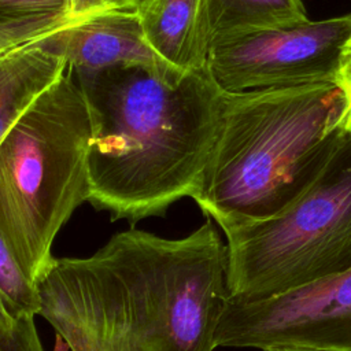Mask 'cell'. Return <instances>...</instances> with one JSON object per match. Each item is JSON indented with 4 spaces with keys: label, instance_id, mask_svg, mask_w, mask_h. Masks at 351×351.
I'll use <instances>...</instances> for the list:
<instances>
[{
    "label": "cell",
    "instance_id": "obj_1",
    "mask_svg": "<svg viewBox=\"0 0 351 351\" xmlns=\"http://www.w3.org/2000/svg\"><path fill=\"white\" fill-rule=\"evenodd\" d=\"M41 315L70 351H213L226 244L213 219L181 239L130 228L84 258H55Z\"/></svg>",
    "mask_w": 351,
    "mask_h": 351
},
{
    "label": "cell",
    "instance_id": "obj_2",
    "mask_svg": "<svg viewBox=\"0 0 351 351\" xmlns=\"http://www.w3.org/2000/svg\"><path fill=\"white\" fill-rule=\"evenodd\" d=\"M74 74L92 119L88 203L111 221L136 223L192 199L228 97L207 67L177 82L143 66Z\"/></svg>",
    "mask_w": 351,
    "mask_h": 351
},
{
    "label": "cell",
    "instance_id": "obj_3",
    "mask_svg": "<svg viewBox=\"0 0 351 351\" xmlns=\"http://www.w3.org/2000/svg\"><path fill=\"white\" fill-rule=\"evenodd\" d=\"M341 106L332 82L228 93L192 199L222 230L281 213L319 178L341 145Z\"/></svg>",
    "mask_w": 351,
    "mask_h": 351
},
{
    "label": "cell",
    "instance_id": "obj_4",
    "mask_svg": "<svg viewBox=\"0 0 351 351\" xmlns=\"http://www.w3.org/2000/svg\"><path fill=\"white\" fill-rule=\"evenodd\" d=\"M92 119L66 64L0 140V237L37 285L63 225L88 202Z\"/></svg>",
    "mask_w": 351,
    "mask_h": 351
},
{
    "label": "cell",
    "instance_id": "obj_5",
    "mask_svg": "<svg viewBox=\"0 0 351 351\" xmlns=\"http://www.w3.org/2000/svg\"><path fill=\"white\" fill-rule=\"evenodd\" d=\"M233 302L288 292L351 267V133L319 178L291 206L223 229Z\"/></svg>",
    "mask_w": 351,
    "mask_h": 351
},
{
    "label": "cell",
    "instance_id": "obj_6",
    "mask_svg": "<svg viewBox=\"0 0 351 351\" xmlns=\"http://www.w3.org/2000/svg\"><path fill=\"white\" fill-rule=\"evenodd\" d=\"M350 37L351 12L237 34L211 44L207 70L226 93L333 84Z\"/></svg>",
    "mask_w": 351,
    "mask_h": 351
},
{
    "label": "cell",
    "instance_id": "obj_7",
    "mask_svg": "<svg viewBox=\"0 0 351 351\" xmlns=\"http://www.w3.org/2000/svg\"><path fill=\"white\" fill-rule=\"evenodd\" d=\"M215 346L351 351V267L254 302L226 296Z\"/></svg>",
    "mask_w": 351,
    "mask_h": 351
},
{
    "label": "cell",
    "instance_id": "obj_8",
    "mask_svg": "<svg viewBox=\"0 0 351 351\" xmlns=\"http://www.w3.org/2000/svg\"><path fill=\"white\" fill-rule=\"evenodd\" d=\"M44 44L77 73L143 66L170 82L180 81L188 73L171 66L152 49L136 10H101L47 36Z\"/></svg>",
    "mask_w": 351,
    "mask_h": 351
},
{
    "label": "cell",
    "instance_id": "obj_9",
    "mask_svg": "<svg viewBox=\"0 0 351 351\" xmlns=\"http://www.w3.org/2000/svg\"><path fill=\"white\" fill-rule=\"evenodd\" d=\"M136 12L148 44L162 59L182 71L207 67L206 0H141Z\"/></svg>",
    "mask_w": 351,
    "mask_h": 351
},
{
    "label": "cell",
    "instance_id": "obj_10",
    "mask_svg": "<svg viewBox=\"0 0 351 351\" xmlns=\"http://www.w3.org/2000/svg\"><path fill=\"white\" fill-rule=\"evenodd\" d=\"M206 8L210 47L226 37L308 21L302 0H206Z\"/></svg>",
    "mask_w": 351,
    "mask_h": 351
},
{
    "label": "cell",
    "instance_id": "obj_11",
    "mask_svg": "<svg viewBox=\"0 0 351 351\" xmlns=\"http://www.w3.org/2000/svg\"><path fill=\"white\" fill-rule=\"evenodd\" d=\"M82 18L67 0H0V49L49 36Z\"/></svg>",
    "mask_w": 351,
    "mask_h": 351
},
{
    "label": "cell",
    "instance_id": "obj_12",
    "mask_svg": "<svg viewBox=\"0 0 351 351\" xmlns=\"http://www.w3.org/2000/svg\"><path fill=\"white\" fill-rule=\"evenodd\" d=\"M18 118L16 103L0 81V140ZM0 351H44L34 322L21 319L0 293Z\"/></svg>",
    "mask_w": 351,
    "mask_h": 351
},
{
    "label": "cell",
    "instance_id": "obj_13",
    "mask_svg": "<svg viewBox=\"0 0 351 351\" xmlns=\"http://www.w3.org/2000/svg\"><path fill=\"white\" fill-rule=\"evenodd\" d=\"M0 293L21 319L34 322V317L40 313V295L37 285L33 284L23 273L1 237Z\"/></svg>",
    "mask_w": 351,
    "mask_h": 351
},
{
    "label": "cell",
    "instance_id": "obj_14",
    "mask_svg": "<svg viewBox=\"0 0 351 351\" xmlns=\"http://www.w3.org/2000/svg\"><path fill=\"white\" fill-rule=\"evenodd\" d=\"M333 84L339 88L343 100L336 126L341 132L351 133V37L340 51Z\"/></svg>",
    "mask_w": 351,
    "mask_h": 351
},
{
    "label": "cell",
    "instance_id": "obj_15",
    "mask_svg": "<svg viewBox=\"0 0 351 351\" xmlns=\"http://www.w3.org/2000/svg\"><path fill=\"white\" fill-rule=\"evenodd\" d=\"M70 4V8L74 15L77 16H86L95 12H99L101 10H108L103 5L100 0H67Z\"/></svg>",
    "mask_w": 351,
    "mask_h": 351
},
{
    "label": "cell",
    "instance_id": "obj_16",
    "mask_svg": "<svg viewBox=\"0 0 351 351\" xmlns=\"http://www.w3.org/2000/svg\"><path fill=\"white\" fill-rule=\"evenodd\" d=\"M107 8H129L136 10L141 0H100Z\"/></svg>",
    "mask_w": 351,
    "mask_h": 351
},
{
    "label": "cell",
    "instance_id": "obj_17",
    "mask_svg": "<svg viewBox=\"0 0 351 351\" xmlns=\"http://www.w3.org/2000/svg\"><path fill=\"white\" fill-rule=\"evenodd\" d=\"M52 351H70V348H69L67 343L59 335H56L55 336V346H53Z\"/></svg>",
    "mask_w": 351,
    "mask_h": 351
},
{
    "label": "cell",
    "instance_id": "obj_18",
    "mask_svg": "<svg viewBox=\"0 0 351 351\" xmlns=\"http://www.w3.org/2000/svg\"><path fill=\"white\" fill-rule=\"evenodd\" d=\"M269 351H328V350H317V348H308V347H278Z\"/></svg>",
    "mask_w": 351,
    "mask_h": 351
}]
</instances>
